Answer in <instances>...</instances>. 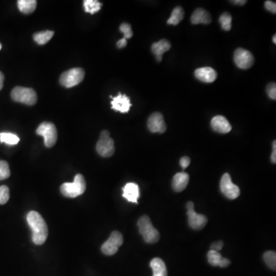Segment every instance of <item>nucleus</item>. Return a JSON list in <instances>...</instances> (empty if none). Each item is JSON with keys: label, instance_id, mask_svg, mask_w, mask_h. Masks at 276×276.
I'll list each match as a JSON object with an SVG mask.
<instances>
[{"label": "nucleus", "instance_id": "1", "mask_svg": "<svg viewBox=\"0 0 276 276\" xmlns=\"http://www.w3.org/2000/svg\"><path fill=\"white\" fill-rule=\"evenodd\" d=\"M27 222L32 230V241L35 245H42L46 241L48 230L46 223L38 212L31 211L27 215Z\"/></svg>", "mask_w": 276, "mask_h": 276}, {"label": "nucleus", "instance_id": "2", "mask_svg": "<svg viewBox=\"0 0 276 276\" xmlns=\"http://www.w3.org/2000/svg\"><path fill=\"white\" fill-rule=\"evenodd\" d=\"M138 226L139 228V232L143 236V240L146 243L153 244V243H157L160 240V233H159L158 230L154 228L149 216H141L138 220Z\"/></svg>", "mask_w": 276, "mask_h": 276}, {"label": "nucleus", "instance_id": "3", "mask_svg": "<svg viewBox=\"0 0 276 276\" xmlns=\"http://www.w3.org/2000/svg\"><path fill=\"white\" fill-rule=\"evenodd\" d=\"M86 182L83 175L77 174L73 183H65L61 186V193L68 198H75L85 193Z\"/></svg>", "mask_w": 276, "mask_h": 276}, {"label": "nucleus", "instance_id": "4", "mask_svg": "<svg viewBox=\"0 0 276 276\" xmlns=\"http://www.w3.org/2000/svg\"><path fill=\"white\" fill-rule=\"evenodd\" d=\"M12 100L27 105H35L37 102V94L32 88L15 87L11 92Z\"/></svg>", "mask_w": 276, "mask_h": 276}, {"label": "nucleus", "instance_id": "5", "mask_svg": "<svg viewBox=\"0 0 276 276\" xmlns=\"http://www.w3.org/2000/svg\"><path fill=\"white\" fill-rule=\"evenodd\" d=\"M85 72L83 68H75L66 71L61 75L59 82L67 88L76 86L83 81Z\"/></svg>", "mask_w": 276, "mask_h": 276}, {"label": "nucleus", "instance_id": "6", "mask_svg": "<svg viewBox=\"0 0 276 276\" xmlns=\"http://www.w3.org/2000/svg\"><path fill=\"white\" fill-rule=\"evenodd\" d=\"M96 150L98 154L103 157H110L115 153V142L110 137V132L103 131L96 144Z\"/></svg>", "mask_w": 276, "mask_h": 276}, {"label": "nucleus", "instance_id": "7", "mask_svg": "<svg viewBox=\"0 0 276 276\" xmlns=\"http://www.w3.org/2000/svg\"><path fill=\"white\" fill-rule=\"evenodd\" d=\"M36 134L43 137L44 143L47 147H52L57 142V129L55 125L51 122H42L37 128Z\"/></svg>", "mask_w": 276, "mask_h": 276}, {"label": "nucleus", "instance_id": "8", "mask_svg": "<svg viewBox=\"0 0 276 276\" xmlns=\"http://www.w3.org/2000/svg\"><path fill=\"white\" fill-rule=\"evenodd\" d=\"M186 214L188 216L189 226L195 230H200L204 228L207 223V217L204 215L198 214L195 212L194 203L193 202L186 203Z\"/></svg>", "mask_w": 276, "mask_h": 276}, {"label": "nucleus", "instance_id": "9", "mask_svg": "<svg viewBox=\"0 0 276 276\" xmlns=\"http://www.w3.org/2000/svg\"><path fill=\"white\" fill-rule=\"evenodd\" d=\"M124 243L123 236L118 231L112 232L110 237L102 245V253L107 256H113Z\"/></svg>", "mask_w": 276, "mask_h": 276}, {"label": "nucleus", "instance_id": "10", "mask_svg": "<svg viewBox=\"0 0 276 276\" xmlns=\"http://www.w3.org/2000/svg\"><path fill=\"white\" fill-rule=\"evenodd\" d=\"M220 190L222 193L230 200H235L239 197L240 190L238 186H236L232 182L231 176L229 173H224L222 176L220 181Z\"/></svg>", "mask_w": 276, "mask_h": 276}, {"label": "nucleus", "instance_id": "11", "mask_svg": "<svg viewBox=\"0 0 276 276\" xmlns=\"http://www.w3.org/2000/svg\"><path fill=\"white\" fill-rule=\"evenodd\" d=\"M234 62L238 68L241 69H248L253 66L255 59L253 54L250 51L239 48L235 51Z\"/></svg>", "mask_w": 276, "mask_h": 276}, {"label": "nucleus", "instance_id": "12", "mask_svg": "<svg viewBox=\"0 0 276 276\" xmlns=\"http://www.w3.org/2000/svg\"><path fill=\"white\" fill-rule=\"evenodd\" d=\"M147 128L152 133H164L166 130V125L163 115L160 112L152 114L147 121Z\"/></svg>", "mask_w": 276, "mask_h": 276}, {"label": "nucleus", "instance_id": "13", "mask_svg": "<svg viewBox=\"0 0 276 276\" xmlns=\"http://www.w3.org/2000/svg\"><path fill=\"white\" fill-rule=\"evenodd\" d=\"M112 108L116 112H121V113H127L130 111L132 103H131L130 98H128L126 95H122L121 92L118 93V96L112 97Z\"/></svg>", "mask_w": 276, "mask_h": 276}, {"label": "nucleus", "instance_id": "14", "mask_svg": "<svg viewBox=\"0 0 276 276\" xmlns=\"http://www.w3.org/2000/svg\"><path fill=\"white\" fill-rule=\"evenodd\" d=\"M195 76L198 80L205 83H212L216 81L217 73L210 67H203V68H197L195 71Z\"/></svg>", "mask_w": 276, "mask_h": 276}, {"label": "nucleus", "instance_id": "15", "mask_svg": "<svg viewBox=\"0 0 276 276\" xmlns=\"http://www.w3.org/2000/svg\"><path fill=\"white\" fill-rule=\"evenodd\" d=\"M211 127L215 132L220 134H227L232 130L230 122L222 115H217L212 119Z\"/></svg>", "mask_w": 276, "mask_h": 276}, {"label": "nucleus", "instance_id": "16", "mask_svg": "<svg viewBox=\"0 0 276 276\" xmlns=\"http://www.w3.org/2000/svg\"><path fill=\"white\" fill-rule=\"evenodd\" d=\"M189 180H190V176L188 173L181 172L175 174L172 180V187L173 190L178 193L183 191L188 185Z\"/></svg>", "mask_w": 276, "mask_h": 276}, {"label": "nucleus", "instance_id": "17", "mask_svg": "<svg viewBox=\"0 0 276 276\" xmlns=\"http://www.w3.org/2000/svg\"><path fill=\"white\" fill-rule=\"evenodd\" d=\"M123 196L128 201L138 203V198L140 196L139 186L135 183H128L123 188Z\"/></svg>", "mask_w": 276, "mask_h": 276}, {"label": "nucleus", "instance_id": "18", "mask_svg": "<svg viewBox=\"0 0 276 276\" xmlns=\"http://www.w3.org/2000/svg\"><path fill=\"white\" fill-rule=\"evenodd\" d=\"M171 48V44L166 39H161L157 42H154L152 45L151 51L155 56L157 62H161L162 56L165 52L170 50Z\"/></svg>", "mask_w": 276, "mask_h": 276}, {"label": "nucleus", "instance_id": "19", "mask_svg": "<svg viewBox=\"0 0 276 276\" xmlns=\"http://www.w3.org/2000/svg\"><path fill=\"white\" fill-rule=\"evenodd\" d=\"M207 260L211 266H220L221 268H226L231 264L230 260L223 258L219 252L213 251V250H210L207 253Z\"/></svg>", "mask_w": 276, "mask_h": 276}, {"label": "nucleus", "instance_id": "20", "mask_svg": "<svg viewBox=\"0 0 276 276\" xmlns=\"http://www.w3.org/2000/svg\"><path fill=\"white\" fill-rule=\"evenodd\" d=\"M190 20L194 25L200 23L208 25L212 22V18L211 15L207 11L205 10L203 8H196V10L192 14Z\"/></svg>", "mask_w": 276, "mask_h": 276}, {"label": "nucleus", "instance_id": "21", "mask_svg": "<svg viewBox=\"0 0 276 276\" xmlns=\"http://www.w3.org/2000/svg\"><path fill=\"white\" fill-rule=\"evenodd\" d=\"M153 270V276H167L166 265L160 258H154L150 263Z\"/></svg>", "mask_w": 276, "mask_h": 276}, {"label": "nucleus", "instance_id": "22", "mask_svg": "<svg viewBox=\"0 0 276 276\" xmlns=\"http://www.w3.org/2000/svg\"><path fill=\"white\" fill-rule=\"evenodd\" d=\"M18 9L24 14H31L35 10L37 1L35 0H18L17 2Z\"/></svg>", "mask_w": 276, "mask_h": 276}, {"label": "nucleus", "instance_id": "23", "mask_svg": "<svg viewBox=\"0 0 276 276\" xmlns=\"http://www.w3.org/2000/svg\"><path fill=\"white\" fill-rule=\"evenodd\" d=\"M184 10L181 6H177L173 9L170 18L167 20L169 25H176L184 18Z\"/></svg>", "mask_w": 276, "mask_h": 276}, {"label": "nucleus", "instance_id": "24", "mask_svg": "<svg viewBox=\"0 0 276 276\" xmlns=\"http://www.w3.org/2000/svg\"><path fill=\"white\" fill-rule=\"evenodd\" d=\"M53 31H42V32H36L34 34L33 38L35 42L38 45H42L46 44L51 38L53 37Z\"/></svg>", "mask_w": 276, "mask_h": 276}, {"label": "nucleus", "instance_id": "25", "mask_svg": "<svg viewBox=\"0 0 276 276\" xmlns=\"http://www.w3.org/2000/svg\"><path fill=\"white\" fill-rule=\"evenodd\" d=\"M102 6V2L97 1V0H85L84 1L85 12L92 14V15L96 13L98 11H100Z\"/></svg>", "mask_w": 276, "mask_h": 276}, {"label": "nucleus", "instance_id": "26", "mask_svg": "<svg viewBox=\"0 0 276 276\" xmlns=\"http://www.w3.org/2000/svg\"><path fill=\"white\" fill-rule=\"evenodd\" d=\"M0 142L8 145H15L19 142V138L12 133H0Z\"/></svg>", "mask_w": 276, "mask_h": 276}, {"label": "nucleus", "instance_id": "27", "mask_svg": "<svg viewBox=\"0 0 276 276\" xmlns=\"http://www.w3.org/2000/svg\"><path fill=\"white\" fill-rule=\"evenodd\" d=\"M265 263L269 268L276 271V252L267 251L263 255Z\"/></svg>", "mask_w": 276, "mask_h": 276}, {"label": "nucleus", "instance_id": "28", "mask_svg": "<svg viewBox=\"0 0 276 276\" xmlns=\"http://www.w3.org/2000/svg\"><path fill=\"white\" fill-rule=\"evenodd\" d=\"M222 28L225 31H230L232 28V16L228 12H224L219 18Z\"/></svg>", "mask_w": 276, "mask_h": 276}, {"label": "nucleus", "instance_id": "29", "mask_svg": "<svg viewBox=\"0 0 276 276\" xmlns=\"http://www.w3.org/2000/svg\"><path fill=\"white\" fill-rule=\"evenodd\" d=\"M10 176L8 163L5 160H0V180H5Z\"/></svg>", "mask_w": 276, "mask_h": 276}, {"label": "nucleus", "instance_id": "30", "mask_svg": "<svg viewBox=\"0 0 276 276\" xmlns=\"http://www.w3.org/2000/svg\"><path fill=\"white\" fill-rule=\"evenodd\" d=\"M9 200V189L8 186H0V205H4Z\"/></svg>", "mask_w": 276, "mask_h": 276}, {"label": "nucleus", "instance_id": "31", "mask_svg": "<svg viewBox=\"0 0 276 276\" xmlns=\"http://www.w3.org/2000/svg\"><path fill=\"white\" fill-rule=\"evenodd\" d=\"M121 32L124 34V38H131L133 36V31H132V25L128 23H122L120 25Z\"/></svg>", "mask_w": 276, "mask_h": 276}, {"label": "nucleus", "instance_id": "32", "mask_svg": "<svg viewBox=\"0 0 276 276\" xmlns=\"http://www.w3.org/2000/svg\"><path fill=\"white\" fill-rule=\"evenodd\" d=\"M266 92L268 94L269 97H270L273 100H276V83L269 84L268 86L266 88Z\"/></svg>", "mask_w": 276, "mask_h": 276}, {"label": "nucleus", "instance_id": "33", "mask_svg": "<svg viewBox=\"0 0 276 276\" xmlns=\"http://www.w3.org/2000/svg\"><path fill=\"white\" fill-rule=\"evenodd\" d=\"M265 7L267 10L271 12L272 13H276V2H272V1H266L265 2Z\"/></svg>", "mask_w": 276, "mask_h": 276}, {"label": "nucleus", "instance_id": "34", "mask_svg": "<svg viewBox=\"0 0 276 276\" xmlns=\"http://www.w3.org/2000/svg\"><path fill=\"white\" fill-rule=\"evenodd\" d=\"M223 246H224V243H223V241L215 242L210 246V249H211L210 250L216 252L220 251L223 249Z\"/></svg>", "mask_w": 276, "mask_h": 276}, {"label": "nucleus", "instance_id": "35", "mask_svg": "<svg viewBox=\"0 0 276 276\" xmlns=\"http://www.w3.org/2000/svg\"><path fill=\"white\" fill-rule=\"evenodd\" d=\"M190 157H188V156H183L181 159H180V166H181L182 168L183 169V170H185V169L187 168L188 167L189 165H190Z\"/></svg>", "mask_w": 276, "mask_h": 276}, {"label": "nucleus", "instance_id": "36", "mask_svg": "<svg viewBox=\"0 0 276 276\" xmlns=\"http://www.w3.org/2000/svg\"><path fill=\"white\" fill-rule=\"evenodd\" d=\"M271 160L273 163H276V141L274 140L273 143V153H272Z\"/></svg>", "mask_w": 276, "mask_h": 276}, {"label": "nucleus", "instance_id": "37", "mask_svg": "<svg viewBox=\"0 0 276 276\" xmlns=\"http://www.w3.org/2000/svg\"><path fill=\"white\" fill-rule=\"evenodd\" d=\"M127 44H128V42H127L126 38H123L117 42V47H118V48H123L126 46Z\"/></svg>", "mask_w": 276, "mask_h": 276}, {"label": "nucleus", "instance_id": "38", "mask_svg": "<svg viewBox=\"0 0 276 276\" xmlns=\"http://www.w3.org/2000/svg\"><path fill=\"white\" fill-rule=\"evenodd\" d=\"M4 79H5V77L2 72L0 71V91L2 90V88H3Z\"/></svg>", "mask_w": 276, "mask_h": 276}, {"label": "nucleus", "instance_id": "39", "mask_svg": "<svg viewBox=\"0 0 276 276\" xmlns=\"http://www.w3.org/2000/svg\"><path fill=\"white\" fill-rule=\"evenodd\" d=\"M233 3L236 4V5H243L247 2L246 0H235V1H231Z\"/></svg>", "mask_w": 276, "mask_h": 276}, {"label": "nucleus", "instance_id": "40", "mask_svg": "<svg viewBox=\"0 0 276 276\" xmlns=\"http://www.w3.org/2000/svg\"><path fill=\"white\" fill-rule=\"evenodd\" d=\"M273 42H274V44L276 43V35H274V36H273Z\"/></svg>", "mask_w": 276, "mask_h": 276}, {"label": "nucleus", "instance_id": "41", "mask_svg": "<svg viewBox=\"0 0 276 276\" xmlns=\"http://www.w3.org/2000/svg\"><path fill=\"white\" fill-rule=\"evenodd\" d=\"M2 49V44L0 43V50Z\"/></svg>", "mask_w": 276, "mask_h": 276}]
</instances>
